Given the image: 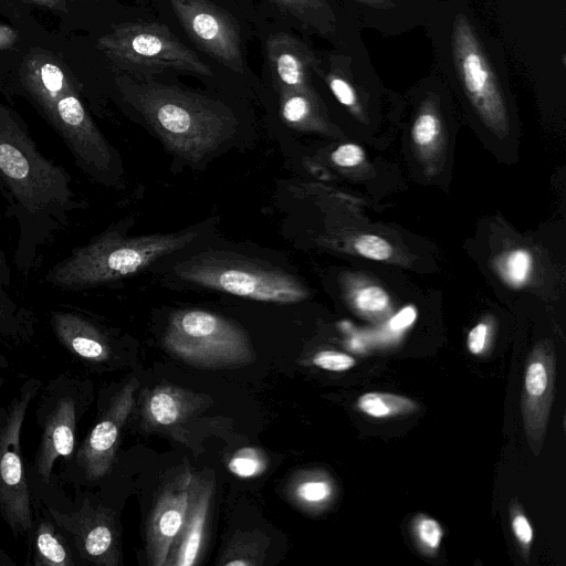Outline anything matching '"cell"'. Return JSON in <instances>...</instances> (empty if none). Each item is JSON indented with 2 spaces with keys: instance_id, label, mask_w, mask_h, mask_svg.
<instances>
[{
  "instance_id": "cell-28",
  "label": "cell",
  "mask_w": 566,
  "mask_h": 566,
  "mask_svg": "<svg viewBox=\"0 0 566 566\" xmlns=\"http://www.w3.org/2000/svg\"><path fill=\"white\" fill-rule=\"evenodd\" d=\"M533 259L528 251L516 249L507 253L499 269L504 281L514 287L524 285L532 272Z\"/></svg>"
},
{
  "instance_id": "cell-13",
  "label": "cell",
  "mask_w": 566,
  "mask_h": 566,
  "mask_svg": "<svg viewBox=\"0 0 566 566\" xmlns=\"http://www.w3.org/2000/svg\"><path fill=\"white\" fill-rule=\"evenodd\" d=\"M191 41L232 72H244L241 36L235 19L209 0H169Z\"/></svg>"
},
{
  "instance_id": "cell-1",
  "label": "cell",
  "mask_w": 566,
  "mask_h": 566,
  "mask_svg": "<svg viewBox=\"0 0 566 566\" xmlns=\"http://www.w3.org/2000/svg\"><path fill=\"white\" fill-rule=\"evenodd\" d=\"M0 193L17 226L13 264L28 280L44 249L84 208L67 170L42 154L12 108L0 104Z\"/></svg>"
},
{
  "instance_id": "cell-10",
  "label": "cell",
  "mask_w": 566,
  "mask_h": 566,
  "mask_svg": "<svg viewBox=\"0 0 566 566\" xmlns=\"http://www.w3.org/2000/svg\"><path fill=\"white\" fill-rule=\"evenodd\" d=\"M125 74L145 77L167 70L211 76V67L185 45L166 24L125 22L113 25L96 43Z\"/></svg>"
},
{
  "instance_id": "cell-43",
  "label": "cell",
  "mask_w": 566,
  "mask_h": 566,
  "mask_svg": "<svg viewBox=\"0 0 566 566\" xmlns=\"http://www.w3.org/2000/svg\"><path fill=\"white\" fill-rule=\"evenodd\" d=\"M10 366L9 360L6 358L4 355L0 353V368H8Z\"/></svg>"
},
{
  "instance_id": "cell-17",
  "label": "cell",
  "mask_w": 566,
  "mask_h": 566,
  "mask_svg": "<svg viewBox=\"0 0 566 566\" xmlns=\"http://www.w3.org/2000/svg\"><path fill=\"white\" fill-rule=\"evenodd\" d=\"M265 54L277 91L314 90L312 75L319 57L303 41L286 32L275 33L266 40Z\"/></svg>"
},
{
  "instance_id": "cell-32",
  "label": "cell",
  "mask_w": 566,
  "mask_h": 566,
  "mask_svg": "<svg viewBox=\"0 0 566 566\" xmlns=\"http://www.w3.org/2000/svg\"><path fill=\"white\" fill-rule=\"evenodd\" d=\"M510 521L523 558L527 562L533 542V527L516 501H512L510 505Z\"/></svg>"
},
{
  "instance_id": "cell-14",
  "label": "cell",
  "mask_w": 566,
  "mask_h": 566,
  "mask_svg": "<svg viewBox=\"0 0 566 566\" xmlns=\"http://www.w3.org/2000/svg\"><path fill=\"white\" fill-rule=\"evenodd\" d=\"M556 358L549 340L537 343L525 367L521 410L531 451L537 457L543 448L555 385Z\"/></svg>"
},
{
  "instance_id": "cell-34",
  "label": "cell",
  "mask_w": 566,
  "mask_h": 566,
  "mask_svg": "<svg viewBox=\"0 0 566 566\" xmlns=\"http://www.w3.org/2000/svg\"><path fill=\"white\" fill-rule=\"evenodd\" d=\"M312 364L328 371H346L356 365V360L348 354L336 350H322L312 358Z\"/></svg>"
},
{
  "instance_id": "cell-16",
  "label": "cell",
  "mask_w": 566,
  "mask_h": 566,
  "mask_svg": "<svg viewBox=\"0 0 566 566\" xmlns=\"http://www.w3.org/2000/svg\"><path fill=\"white\" fill-rule=\"evenodd\" d=\"M195 474L182 470L160 492L148 520L146 554L151 566H165L169 551L185 522Z\"/></svg>"
},
{
  "instance_id": "cell-11",
  "label": "cell",
  "mask_w": 566,
  "mask_h": 566,
  "mask_svg": "<svg viewBox=\"0 0 566 566\" xmlns=\"http://www.w3.org/2000/svg\"><path fill=\"white\" fill-rule=\"evenodd\" d=\"M42 385L38 378H25L13 397L0 405V516L13 537L25 543L32 531L34 507L21 437L28 410Z\"/></svg>"
},
{
  "instance_id": "cell-33",
  "label": "cell",
  "mask_w": 566,
  "mask_h": 566,
  "mask_svg": "<svg viewBox=\"0 0 566 566\" xmlns=\"http://www.w3.org/2000/svg\"><path fill=\"white\" fill-rule=\"evenodd\" d=\"M354 248L360 255L376 261H385L392 254V247L381 237L364 234L354 242Z\"/></svg>"
},
{
  "instance_id": "cell-18",
  "label": "cell",
  "mask_w": 566,
  "mask_h": 566,
  "mask_svg": "<svg viewBox=\"0 0 566 566\" xmlns=\"http://www.w3.org/2000/svg\"><path fill=\"white\" fill-rule=\"evenodd\" d=\"M209 397L186 388L161 384L145 391L140 402L143 427L172 431L208 405Z\"/></svg>"
},
{
  "instance_id": "cell-15",
  "label": "cell",
  "mask_w": 566,
  "mask_h": 566,
  "mask_svg": "<svg viewBox=\"0 0 566 566\" xmlns=\"http://www.w3.org/2000/svg\"><path fill=\"white\" fill-rule=\"evenodd\" d=\"M52 333L61 347L88 369H102L116 360L113 334L88 314L75 308L52 310Z\"/></svg>"
},
{
  "instance_id": "cell-38",
  "label": "cell",
  "mask_w": 566,
  "mask_h": 566,
  "mask_svg": "<svg viewBox=\"0 0 566 566\" xmlns=\"http://www.w3.org/2000/svg\"><path fill=\"white\" fill-rule=\"evenodd\" d=\"M19 39V35L11 27L0 24V50L11 48Z\"/></svg>"
},
{
  "instance_id": "cell-2",
  "label": "cell",
  "mask_w": 566,
  "mask_h": 566,
  "mask_svg": "<svg viewBox=\"0 0 566 566\" xmlns=\"http://www.w3.org/2000/svg\"><path fill=\"white\" fill-rule=\"evenodd\" d=\"M433 71L488 126L507 127V72L503 51L481 25L469 0H438L422 23Z\"/></svg>"
},
{
  "instance_id": "cell-29",
  "label": "cell",
  "mask_w": 566,
  "mask_h": 566,
  "mask_svg": "<svg viewBox=\"0 0 566 566\" xmlns=\"http://www.w3.org/2000/svg\"><path fill=\"white\" fill-rule=\"evenodd\" d=\"M266 465L268 461L263 452L251 447L238 450L228 462L229 471L242 479L260 475Z\"/></svg>"
},
{
  "instance_id": "cell-8",
  "label": "cell",
  "mask_w": 566,
  "mask_h": 566,
  "mask_svg": "<svg viewBox=\"0 0 566 566\" xmlns=\"http://www.w3.org/2000/svg\"><path fill=\"white\" fill-rule=\"evenodd\" d=\"M164 348L174 357L199 368H231L255 359L247 333L232 321L209 311L175 312L166 326Z\"/></svg>"
},
{
  "instance_id": "cell-31",
  "label": "cell",
  "mask_w": 566,
  "mask_h": 566,
  "mask_svg": "<svg viewBox=\"0 0 566 566\" xmlns=\"http://www.w3.org/2000/svg\"><path fill=\"white\" fill-rule=\"evenodd\" d=\"M413 530L417 542L423 552L432 554L440 547L443 530L438 521L421 515L415 522Z\"/></svg>"
},
{
  "instance_id": "cell-27",
  "label": "cell",
  "mask_w": 566,
  "mask_h": 566,
  "mask_svg": "<svg viewBox=\"0 0 566 566\" xmlns=\"http://www.w3.org/2000/svg\"><path fill=\"white\" fill-rule=\"evenodd\" d=\"M357 407L373 418L409 415L418 409V405L411 399L387 392H366L358 398Z\"/></svg>"
},
{
  "instance_id": "cell-7",
  "label": "cell",
  "mask_w": 566,
  "mask_h": 566,
  "mask_svg": "<svg viewBox=\"0 0 566 566\" xmlns=\"http://www.w3.org/2000/svg\"><path fill=\"white\" fill-rule=\"evenodd\" d=\"M174 273L190 284L260 302L290 304L307 296L292 274L237 255L198 254L177 263Z\"/></svg>"
},
{
  "instance_id": "cell-36",
  "label": "cell",
  "mask_w": 566,
  "mask_h": 566,
  "mask_svg": "<svg viewBox=\"0 0 566 566\" xmlns=\"http://www.w3.org/2000/svg\"><path fill=\"white\" fill-rule=\"evenodd\" d=\"M490 327L482 322L476 324L468 334L467 345L472 355H481L489 343Z\"/></svg>"
},
{
  "instance_id": "cell-4",
  "label": "cell",
  "mask_w": 566,
  "mask_h": 566,
  "mask_svg": "<svg viewBox=\"0 0 566 566\" xmlns=\"http://www.w3.org/2000/svg\"><path fill=\"white\" fill-rule=\"evenodd\" d=\"M115 82L123 99L164 145L188 163L202 160L235 130L233 113L219 101L125 73Z\"/></svg>"
},
{
  "instance_id": "cell-24",
  "label": "cell",
  "mask_w": 566,
  "mask_h": 566,
  "mask_svg": "<svg viewBox=\"0 0 566 566\" xmlns=\"http://www.w3.org/2000/svg\"><path fill=\"white\" fill-rule=\"evenodd\" d=\"M281 116L285 124L295 129L310 130L322 126L319 99L315 90L279 91Z\"/></svg>"
},
{
  "instance_id": "cell-41",
  "label": "cell",
  "mask_w": 566,
  "mask_h": 566,
  "mask_svg": "<svg viewBox=\"0 0 566 566\" xmlns=\"http://www.w3.org/2000/svg\"><path fill=\"white\" fill-rule=\"evenodd\" d=\"M38 4H41V6H45V7H49V8H56L61 2L62 0H31Z\"/></svg>"
},
{
  "instance_id": "cell-35",
  "label": "cell",
  "mask_w": 566,
  "mask_h": 566,
  "mask_svg": "<svg viewBox=\"0 0 566 566\" xmlns=\"http://www.w3.org/2000/svg\"><path fill=\"white\" fill-rule=\"evenodd\" d=\"M331 158L338 167L352 168L364 161L365 153L358 145L347 143L338 146L332 153Z\"/></svg>"
},
{
  "instance_id": "cell-42",
  "label": "cell",
  "mask_w": 566,
  "mask_h": 566,
  "mask_svg": "<svg viewBox=\"0 0 566 566\" xmlns=\"http://www.w3.org/2000/svg\"><path fill=\"white\" fill-rule=\"evenodd\" d=\"M416 3L421 6L423 9L429 11L431 7L438 1V0H413Z\"/></svg>"
},
{
  "instance_id": "cell-44",
  "label": "cell",
  "mask_w": 566,
  "mask_h": 566,
  "mask_svg": "<svg viewBox=\"0 0 566 566\" xmlns=\"http://www.w3.org/2000/svg\"><path fill=\"white\" fill-rule=\"evenodd\" d=\"M6 382V379L3 377H0V389L3 387Z\"/></svg>"
},
{
  "instance_id": "cell-30",
  "label": "cell",
  "mask_w": 566,
  "mask_h": 566,
  "mask_svg": "<svg viewBox=\"0 0 566 566\" xmlns=\"http://www.w3.org/2000/svg\"><path fill=\"white\" fill-rule=\"evenodd\" d=\"M354 307L364 315L378 316L389 306V295L376 285H366L352 293Z\"/></svg>"
},
{
  "instance_id": "cell-26",
  "label": "cell",
  "mask_w": 566,
  "mask_h": 566,
  "mask_svg": "<svg viewBox=\"0 0 566 566\" xmlns=\"http://www.w3.org/2000/svg\"><path fill=\"white\" fill-rule=\"evenodd\" d=\"M333 495V485L327 476L317 472H305L290 485V497L305 510L325 505Z\"/></svg>"
},
{
  "instance_id": "cell-21",
  "label": "cell",
  "mask_w": 566,
  "mask_h": 566,
  "mask_svg": "<svg viewBox=\"0 0 566 566\" xmlns=\"http://www.w3.org/2000/svg\"><path fill=\"white\" fill-rule=\"evenodd\" d=\"M34 520L27 541L32 566H81L65 533L41 503H33Z\"/></svg>"
},
{
  "instance_id": "cell-12",
  "label": "cell",
  "mask_w": 566,
  "mask_h": 566,
  "mask_svg": "<svg viewBox=\"0 0 566 566\" xmlns=\"http://www.w3.org/2000/svg\"><path fill=\"white\" fill-rule=\"evenodd\" d=\"M138 379L132 377L107 397H101L97 417L71 459L62 464L59 481L73 489H90L112 473L123 429L135 406Z\"/></svg>"
},
{
  "instance_id": "cell-25",
  "label": "cell",
  "mask_w": 566,
  "mask_h": 566,
  "mask_svg": "<svg viewBox=\"0 0 566 566\" xmlns=\"http://www.w3.org/2000/svg\"><path fill=\"white\" fill-rule=\"evenodd\" d=\"M270 538L259 531L237 532L223 549L218 565L260 566L263 564Z\"/></svg>"
},
{
  "instance_id": "cell-23",
  "label": "cell",
  "mask_w": 566,
  "mask_h": 566,
  "mask_svg": "<svg viewBox=\"0 0 566 566\" xmlns=\"http://www.w3.org/2000/svg\"><path fill=\"white\" fill-rule=\"evenodd\" d=\"M36 322L35 314L0 285V340L8 346L30 343L36 333Z\"/></svg>"
},
{
  "instance_id": "cell-20",
  "label": "cell",
  "mask_w": 566,
  "mask_h": 566,
  "mask_svg": "<svg viewBox=\"0 0 566 566\" xmlns=\"http://www.w3.org/2000/svg\"><path fill=\"white\" fill-rule=\"evenodd\" d=\"M361 28L392 35L422 25L429 11L413 0H346Z\"/></svg>"
},
{
  "instance_id": "cell-5",
  "label": "cell",
  "mask_w": 566,
  "mask_h": 566,
  "mask_svg": "<svg viewBox=\"0 0 566 566\" xmlns=\"http://www.w3.org/2000/svg\"><path fill=\"white\" fill-rule=\"evenodd\" d=\"M128 223L119 221L73 249L43 276L52 287L80 292L107 285L133 275L156 260L192 242L197 231L150 235H126Z\"/></svg>"
},
{
  "instance_id": "cell-39",
  "label": "cell",
  "mask_w": 566,
  "mask_h": 566,
  "mask_svg": "<svg viewBox=\"0 0 566 566\" xmlns=\"http://www.w3.org/2000/svg\"><path fill=\"white\" fill-rule=\"evenodd\" d=\"M11 284V270L6 259V255L0 248V285L8 289Z\"/></svg>"
},
{
  "instance_id": "cell-9",
  "label": "cell",
  "mask_w": 566,
  "mask_h": 566,
  "mask_svg": "<svg viewBox=\"0 0 566 566\" xmlns=\"http://www.w3.org/2000/svg\"><path fill=\"white\" fill-rule=\"evenodd\" d=\"M69 537L81 566H119L120 531L115 510L88 489L62 486L36 499Z\"/></svg>"
},
{
  "instance_id": "cell-6",
  "label": "cell",
  "mask_w": 566,
  "mask_h": 566,
  "mask_svg": "<svg viewBox=\"0 0 566 566\" xmlns=\"http://www.w3.org/2000/svg\"><path fill=\"white\" fill-rule=\"evenodd\" d=\"M91 381L65 370L43 384L36 396L35 424L40 430L33 460L27 462L28 483L33 501L59 483L55 465L69 461L76 448L77 427L90 407Z\"/></svg>"
},
{
  "instance_id": "cell-40",
  "label": "cell",
  "mask_w": 566,
  "mask_h": 566,
  "mask_svg": "<svg viewBox=\"0 0 566 566\" xmlns=\"http://www.w3.org/2000/svg\"><path fill=\"white\" fill-rule=\"evenodd\" d=\"M0 566H15V562L0 544Z\"/></svg>"
},
{
  "instance_id": "cell-3",
  "label": "cell",
  "mask_w": 566,
  "mask_h": 566,
  "mask_svg": "<svg viewBox=\"0 0 566 566\" xmlns=\"http://www.w3.org/2000/svg\"><path fill=\"white\" fill-rule=\"evenodd\" d=\"M20 83L82 172L97 184L117 185L122 175L118 155L94 122L64 65L48 52L32 50L22 62Z\"/></svg>"
},
{
  "instance_id": "cell-22",
  "label": "cell",
  "mask_w": 566,
  "mask_h": 566,
  "mask_svg": "<svg viewBox=\"0 0 566 566\" xmlns=\"http://www.w3.org/2000/svg\"><path fill=\"white\" fill-rule=\"evenodd\" d=\"M305 28L319 36L336 40L337 44L361 38V29L343 23L337 9L331 0H271Z\"/></svg>"
},
{
  "instance_id": "cell-37",
  "label": "cell",
  "mask_w": 566,
  "mask_h": 566,
  "mask_svg": "<svg viewBox=\"0 0 566 566\" xmlns=\"http://www.w3.org/2000/svg\"><path fill=\"white\" fill-rule=\"evenodd\" d=\"M417 318V310L412 305L402 307L389 321V328L394 332H400L410 327Z\"/></svg>"
},
{
  "instance_id": "cell-19",
  "label": "cell",
  "mask_w": 566,
  "mask_h": 566,
  "mask_svg": "<svg viewBox=\"0 0 566 566\" xmlns=\"http://www.w3.org/2000/svg\"><path fill=\"white\" fill-rule=\"evenodd\" d=\"M213 489L211 478L195 475L189 509L165 566L198 564L206 538Z\"/></svg>"
}]
</instances>
